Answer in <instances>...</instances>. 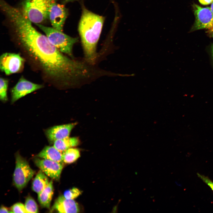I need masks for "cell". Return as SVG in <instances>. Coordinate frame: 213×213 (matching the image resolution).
I'll list each match as a JSON object with an SVG mask.
<instances>
[{"label": "cell", "instance_id": "1", "mask_svg": "<svg viewBox=\"0 0 213 213\" xmlns=\"http://www.w3.org/2000/svg\"><path fill=\"white\" fill-rule=\"evenodd\" d=\"M8 20L22 47L52 80L62 86H72L92 77L93 69L64 55L33 26L20 11L12 13Z\"/></svg>", "mask_w": 213, "mask_h": 213}, {"label": "cell", "instance_id": "2", "mask_svg": "<svg viewBox=\"0 0 213 213\" xmlns=\"http://www.w3.org/2000/svg\"><path fill=\"white\" fill-rule=\"evenodd\" d=\"M104 20L103 17L83 9L78 30L85 59L90 64H94L96 59V45Z\"/></svg>", "mask_w": 213, "mask_h": 213}, {"label": "cell", "instance_id": "3", "mask_svg": "<svg viewBox=\"0 0 213 213\" xmlns=\"http://www.w3.org/2000/svg\"><path fill=\"white\" fill-rule=\"evenodd\" d=\"M51 0H24L20 9L31 23L38 24L49 18Z\"/></svg>", "mask_w": 213, "mask_h": 213}, {"label": "cell", "instance_id": "4", "mask_svg": "<svg viewBox=\"0 0 213 213\" xmlns=\"http://www.w3.org/2000/svg\"><path fill=\"white\" fill-rule=\"evenodd\" d=\"M45 34L49 42L60 52L72 57V48L78 38L72 37L53 27L36 24Z\"/></svg>", "mask_w": 213, "mask_h": 213}, {"label": "cell", "instance_id": "5", "mask_svg": "<svg viewBox=\"0 0 213 213\" xmlns=\"http://www.w3.org/2000/svg\"><path fill=\"white\" fill-rule=\"evenodd\" d=\"M34 174L26 160L19 154H16L13 179L14 184L19 191L25 187Z\"/></svg>", "mask_w": 213, "mask_h": 213}, {"label": "cell", "instance_id": "6", "mask_svg": "<svg viewBox=\"0 0 213 213\" xmlns=\"http://www.w3.org/2000/svg\"><path fill=\"white\" fill-rule=\"evenodd\" d=\"M24 59L20 54L5 53L0 57V69L7 75L19 72L22 69Z\"/></svg>", "mask_w": 213, "mask_h": 213}, {"label": "cell", "instance_id": "7", "mask_svg": "<svg viewBox=\"0 0 213 213\" xmlns=\"http://www.w3.org/2000/svg\"><path fill=\"white\" fill-rule=\"evenodd\" d=\"M67 15V10L64 5L57 3V0H51L49 18L53 28L62 31Z\"/></svg>", "mask_w": 213, "mask_h": 213}, {"label": "cell", "instance_id": "8", "mask_svg": "<svg viewBox=\"0 0 213 213\" xmlns=\"http://www.w3.org/2000/svg\"><path fill=\"white\" fill-rule=\"evenodd\" d=\"M43 86L42 85L30 81L22 76L11 90V103H14L20 99Z\"/></svg>", "mask_w": 213, "mask_h": 213}, {"label": "cell", "instance_id": "9", "mask_svg": "<svg viewBox=\"0 0 213 213\" xmlns=\"http://www.w3.org/2000/svg\"><path fill=\"white\" fill-rule=\"evenodd\" d=\"M193 8L195 20L193 29H211L213 25V13L210 8L194 4Z\"/></svg>", "mask_w": 213, "mask_h": 213}, {"label": "cell", "instance_id": "10", "mask_svg": "<svg viewBox=\"0 0 213 213\" xmlns=\"http://www.w3.org/2000/svg\"><path fill=\"white\" fill-rule=\"evenodd\" d=\"M34 162L47 176L55 180L59 179L63 167L62 163L44 159L36 158Z\"/></svg>", "mask_w": 213, "mask_h": 213}, {"label": "cell", "instance_id": "11", "mask_svg": "<svg viewBox=\"0 0 213 213\" xmlns=\"http://www.w3.org/2000/svg\"><path fill=\"white\" fill-rule=\"evenodd\" d=\"M74 122L52 127L46 130V135L51 142L64 138L69 136L71 130L76 125Z\"/></svg>", "mask_w": 213, "mask_h": 213}, {"label": "cell", "instance_id": "12", "mask_svg": "<svg viewBox=\"0 0 213 213\" xmlns=\"http://www.w3.org/2000/svg\"><path fill=\"white\" fill-rule=\"evenodd\" d=\"M54 210L59 213H78L80 209L74 199H67L61 196L56 200L52 208L51 211Z\"/></svg>", "mask_w": 213, "mask_h": 213}, {"label": "cell", "instance_id": "13", "mask_svg": "<svg viewBox=\"0 0 213 213\" xmlns=\"http://www.w3.org/2000/svg\"><path fill=\"white\" fill-rule=\"evenodd\" d=\"M37 156L62 163L63 162L62 153L54 146H46L37 154Z\"/></svg>", "mask_w": 213, "mask_h": 213}, {"label": "cell", "instance_id": "14", "mask_svg": "<svg viewBox=\"0 0 213 213\" xmlns=\"http://www.w3.org/2000/svg\"><path fill=\"white\" fill-rule=\"evenodd\" d=\"M53 194V186L52 180L48 185L41 192L38 194V199L41 205L49 208Z\"/></svg>", "mask_w": 213, "mask_h": 213}, {"label": "cell", "instance_id": "15", "mask_svg": "<svg viewBox=\"0 0 213 213\" xmlns=\"http://www.w3.org/2000/svg\"><path fill=\"white\" fill-rule=\"evenodd\" d=\"M54 146L63 153L68 149L77 146L80 143L78 138L69 137L57 140L54 142Z\"/></svg>", "mask_w": 213, "mask_h": 213}, {"label": "cell", "instance_id": "16", "mask_svg": "<svg viewBox=\"0 0 213 213\" xmlns=\"http://www.w3.org/2000/svg\"><path fill=\"white\" fill-rule=\"evenodd\" d=\"M46 175L43 172L40 170L33 182L32 189L38 194L43 190L49 183L48 178Z\"/></svg>", "mask_w": 213, "mask_h": 213}, {"label": "cell", "instance_id": "17", "mask_svg": "<svg viewBox=\"0 0 213 213\" xmlns=\"http://www.w3.org/2000/svg\"><path fill=\"white\" fill-rule=\"evenodd\" d=\"M63 162L67 164L72 163L76 161L80 157V152L76 148H70L63 153Z\"/></svg>", "mask_w": 213, "mask_h": 213}, {"label": "cell", "instance_id": "18", "mask_svg": "<svg viewBox=\"0 0 213 213\" xmlns=\"http://www.w3.org/2000/svg\"><path fill=\"white\" fill-rule=\"evenodd\" d=\"M9 81L7 79L1 77L0 78V99L2 102L8 100L7 91Z\"/></svg>", "mask_w": 213, "mask_h": 213}, {"label": "cell", "instance_id": "19", "mask_svg": "<svg viewBox=\"0 0 213 213\" xmlns=\"http://www.w3.org/2000/svg\"><path fill=\"white\" fill-rule=\"evenodd\" d=\"M25 206L28 213H37L38 212V206L36 202L34 199L30 196L27 198Z\"/></svg>", "mask_w": 213, "mask_h": 213}, {"label": "cell", "instance_id": "20", "mask_svg": "<svg viewBox=\"0 0 213 213\" xmlns=\"http://www.w3.org/2000/svg\"><path fill=\"white\" fill-rule=\"evenodd\" d=\"M81 192L76 188L73 187L70 189L65 191L63 196L66 199H74L80 196Z\"/></svg>", "mask_w": 213, "mask_h": 213}, {"label": "cell", "instance_id": "21", "mask_svg": "<svg viewBox=\"0 0 213 213\" xmlns=\"http://www.w3.org/2000/svg\"><path fill=\"white\" fill-rule=\"evenodd\" d=\"M12 213H28L25 205L20 203L14 204L11 207Z\"/></svg>", "mask_w": 213, "mask_h": 213}, {"label": "cell", "instance_id": "22", "mask_svg": "<svg viewBox=\"0 0 213 213\" xmlns=\"http://www.w3.org/2000/svg\"><path fill=\"white\" fill-rule=\"evenodd\" d=\"M197 175L199 178L210 187L213 191V182L207 176L199 173H197Z\"/></svg>", "mask_w": 213, "mask_h": 213}, {"label": "cell", "instance_id": "23", "mask_svg": "<svg viewBox=\"0 0 213 213\" xmlns=\"http://www.w3.org/2000/svg\"><path fill=\"white\" fill-rule=\"evenodd\" d=\"M199 2L204 5H206L212 3L213 0H199Z\"/></svg>", "mask_w": 213, "mask_h": 213}, {"label": "cell", "instance_id": "24", "mask_svg": "<svg viewBox=\"0 0 213 213\" xmlns=\"http://www.w3.org/2000/svg\"><path fill=\"white\" fill-rule=\"evenodd\" d=\"M0 213H12V212L9 210L7 207L1 206L0 209Z\"/></svg>", "mask_w": 213, "mask_h": 213}, {"label": "cell", "instance_id": "25", "mask_svg": "<svg viewBox=\"0 0 213 213\" xmlns=\"http://www.w3.org/2000/svg\"><path fill=\"white\" fill-rule=\"evenodd\" d=\"M210 9H211L212 11V12L213 13V2L211 3V5L210 7Z\"/></svg>", "mask_w": 213, "mask_h": 213}, {"label": "cell", "instance_id": "26", "mask_svg": "<svg viewBox=\"0 0 213 213\" xmlns=\"http://www.w3.org/2000/svg\"><path fill=\"white\" fill-rule=\"evenodd\" d=\"M211 50H212L211 51H212V57H213V45L212 46Z\"/></svg>", "mask_w": 213, "mask_h": 213}, {"label": "cell", "instance_id": "27", "mask_svg": "<svg viewBox=\"0 0 213 213\" xmlns=\"http://www.w3.org/2000/svg\"><path fill=\"white\" fill-rule=\"evenodd\" d=\"M64 0V1L65 2H69V1H75V0Z\"/></svg>", "mask_w": 213, "mask_h": 213}, {"label": "cell", "instance_id": "28", "mask_svg": "<svg viewBox=\"0 0 213 213\" xmlns=\"http://www.w3.org/2000/svg\"><path fill=\"white\" fill-rule=\"evenodd\" d=\"M210 29V30H211V31L213 32V25L211 29Z\"/></svg>", "mask_w": 213, "mask_h": 213}, {"label": "cell", "instance_id": "29", "mask_svg": "<svg viewBox=\"0 0 213 213\" xmlns=\"http://www.w3.org/2000/svg\"><path fill=\"white\" fill-rule=\"evenodd\" d=\"M212 36H213V35H212Z\"/></svg>", "mask_w": 213, "mask_h": 213}]
</instances>
